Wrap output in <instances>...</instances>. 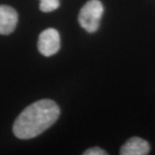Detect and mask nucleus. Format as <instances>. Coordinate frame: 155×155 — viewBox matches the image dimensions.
<instances>
[{"label":"nucleus","mask_w":155,"mask_h":155,"mask_svg":"<svg viewBox=\"0 0 155 155\" xmlns=\"http://www.w3.org/2000/svg\"><path fill=\"white\" fill-rule=\"evenodd\" d=\"M60 116V108L54 101L39 100L28 105L17 116L13 124V133L21 140H28L43 133Z\"/></svg>","instance_id":"1"},{"label":"nucleus","mask_w":155,"mask_h":155,"mask_svg":"<svg viewBox=\"0 0 155 155\" xmlns=\"http://www.w3.org/2000/svg\"><path fill=\"white\" fill-rule=\"evenodd\" d=\"M104 14V6L99 0H90L79 11L78 22L89 33L96 32Z\"/></svg>","instance_id":"2"},{"label":"nucleus","mask_w":155,"mask_h":155,"mask_svg":"<svg viewBox=\"0 0 155 155\" xmlns=\"http://www.w3.org/2000/svg\"><path fill=\"white\" fill-rule=\"evenodd\" d=\"M37 46L39 52L42 55L48 57L55 54L61 48L60 34L55 28L45 29L39 35Z\"/></svg>","instance_id":"3"},{"label":"nucleus","mask_w":155,"mask_h":155,"mask_svg":"<svg viewBox=\"0 0 155 155\" xmlns=\"http://www.w3.org/2000/svg\"><path fill=\"white\" fill-rule=\"evenodd\" d=\"M17 12L12 7L0 5V35H10L17 27Z\"/></svg>","instance_id":"4"},{"label":"nucleus","mask_w":155,"mask_h":155,"mask_svg":"<svg viewBox=\"0 0 155 155\" xmlns=\"http://www.w3.org/2000/svg\"><path fill=\"white\" fill-rule=\"evenodd\" d=\"M149 143L140 137H132L127 140L120 150L122 155H146L149 153Z\"/></svg>","instance_id":"5"},{"label":"nucleus","mask_w":155,"mask_h":155,"mask_svg":"<svg viewBox=\"0 0 155 155\" xmlns=\"http://www.w3.org/2000/svg\"><path fill=\"white\" fill-rule=\"evenodd\" d=\"M60 6L59 0H41L40 10L42 12H51L55 11Z\"/></svg>","instance_id":"6"},{"label":"nucleus","mask_w":155,"mask_h":155,"mask_svg":"<svg viewBox=\"0 0 155 155\" xmlns=\"http://www.w3.org/2000/svg\"><path fill=\"white\" fill-rule=\"evenodd\" d=\"M84 155H106L108 154V153L105 152L104 150L98 147H91L90 149L86 150L83 153Z\"/></svg>","instance_id":"7"}]
</instances>
